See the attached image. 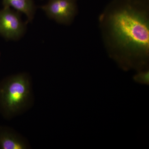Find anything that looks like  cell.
<instances>
[{
	"label": "cell",
	"mask_w": 149,
	"mask_h": 149,
	"mask_svg": "<svg viewBox=\"0 0 149 149\" xmlns=\"http://www.w3.org/2000/svg\"><path fill=\"white\" fill-rule=\"evenodd\" d=\"M99 22L105 48L119 67L148 68L149 0H113Z\"/></svg>",
	"instance_id": "obj_1"
},
{
	"label": "cell",
	"mask_w": 149,
	"mask_h": 149,
	"mask_svg": "<svg viewBox=\"0 0 149 149\" xmlns=\"http://www.w3.org/2000/svg\"><path fill=\"white\" fill-rule=\"evenodd\" d=\"M31 84L27 75L19 74L0 83V111L11 117L27 107L31 100Z\"/></svg>",
	"instance_id": "obj_2"
},
{
	"label": "cell",
	"mask_w": 149,
	"mask_h": 149,
	"mask_svg": "<svg viewBox=\"0 0 149 149\" xmlns=\"http://www.w3.org/2000/svg\"><path fill=\"white\" fill-rule=\"evenodd\" d=\"M42 8L50 18L61 24H70L77 13L76 0H49Z\"/></svg>",
	"instance_id": "obj_3"
},
{
	"label": "cell",
	"mask_w": 149,
	"mask_h": 149,
	"mask_svg": "<svg viewBox=\"0 0 149 149\" xmlns=\"http://www.w3.org/2000/svg\"><path fill=\"white\" fill-rule=\"evenodd\" d=\"M24 31L25 27L19 13L8 7L0 10V35L6 39L17 40Z\"/></svg>",
	"instance_id": "obj_4"
},
{
	"label": "cell",
	"mask_w": 149,
	"mask_h": 149,
	"mask_svg": "<svg viewBox=\"0 0 149 149\" xmlns=\"http://www.w3.org/2000/svg\"><path fill=\"white\" fill-rule=\"evenodd\" d=\"M28 144L11 129L0 127V149H25L28 148Z\"/></svg>",
	"instance_id": "obj_5"
},
{
	"label": "cell",
	"mask_w": 149,
	"mask_h": 149,
	"mask_svg": "<svg viewBox=\"0 0 149 149\" xmlns=\"http://www.w3.org/2000/svg\"><path fill=\"white\" fill-rule=\"evenodd\" d=\"M4 7L13 8L19 13H24L28 21L34 17L35 7L32 0H3Z\"/></svg>",
	"instance_id": "obj_6"
},
{
	"label": "cell",
	"mask_w": 149,
	"mask_h": 149,
	"mask_svg": "<svg viewBox=\"0 0 149 149\" xmlns=\"http://www.w3.org/2000/svg\"><path fill=\"white\" fill-rule=\"evenodd\" d=\"M134 80L138 83L148 84L149 82V71L148 68L141 70L137 71L134 75Z\"/></svg>",
	"instance_id": "obj_7"
}]
</instances>
